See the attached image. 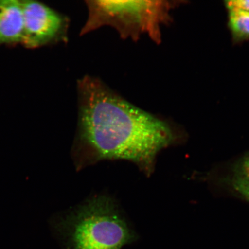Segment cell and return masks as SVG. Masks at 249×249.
Wrapping results in <instances>:
<instances>
[{
    "instance_id": "cell-3",
    "label": "cell",
    "mask_w": 249,
    "mask_h": 249,
    "mask_svg": "<svg viewBox=\"0 0 249 249\" xmlns=\"http://www.w3.org/2000/svg\"><path fill=\"white\" fill-rule=\"evenodd\" d=\"M88 18L80 31L85 36L104 26L114 28L121 38L138 40L147 34L161 40V25L169 19L171 5L166 1H86Z\"/></svg>"
},
{
    "instance_id": "cell-5",
    "label": "cell",
    "mask_w": 249,
    "mask_h": 249,
    "mask_svg": "<svg viewBox=\"0 0 249 249\" xmlns=\"http://www.w3.org/2000/svg\"><path fill=\"white\" fill-rule=\"evenodd\" d=\"M23 31L21 0H0V46L22 43Z\"/></svg>"
},
{
    "instance_id": "cell-7",
    "label": "cell",
    "mask_w": 249,
    "mask_h": 249,
    "mask_svg": "<svg viewBox=\"0 0 249 249\" xmlns=\"http://www.w3.org/2000/svg\"><path fill=\"white\" fill-rule=\"evenodd\" d=\"M229 25L235 41L249 39V12L230 10Z\"/></svg>"
},
{
    "instance_id": "cell-2",
    "label": "cell",
    "mask_w": 249,
    "mask_h": 249,
    "mask_svg": "<svg viewBox=\"0 0 249 249\" xmlns=\"http://www.w3.org/2000/svg\"><path fill=\"white\" fill-rule=\"evenodd\" d=\"M55 227L66 249H121L138 239L116 201L106 195L62 214Z\"/></svg>"
},
{
    "instance_id": "cell-4",
    "label": "cell",
    "mask_w": 249,
    "mask_h": 249,
    "mask_svg": "<svg viewBox=\"0 0 249 249\" xmlns=\"http://www.w3.org/2000/svg\"><path fill=\"white\" fill-rule=\"evenodd\" d=\"M21 2L24 16L21 44L36 49L67 42L69 18L41 2L32 0H21Z\"/></svg>"
},
{
    "instance_id": "cell-1",
    "label": "cell",
    "mask_w": 249,
    "mask_h": 249,
    "mask_svg": "<svg viewBox=\"0 0 249 249\" xmlns=\"http://www.w3.org/2000/svg\"><path fill=\"white\" fill-rule=\"evenodd\" d=\"M77 92V132L71 150L76 169L104 160H125L150 176L159 152L174 141L170 127L96 78L78 80Z\"/></svg>"
},
{
    "instance_id": "cell-8",
    "label": "cell",
    "mask_w": 249,
    "mask_h": 249,
    "mask_svg": "<svg viewBox=\"0 0 249 249\" xmlns=\"http://www.w3.org/2000/svg\"><path fill=\"white\" fill-rule=\"evenodd\" d=\"M225 4L229 11L239 10L249 13V0H233L226 1Z\"/></svg>"
},
{
    "instance_id": "cell-6",
    "label": "cell",
    "mask_w": 249,
    "mask_h": 249,
    "mask_svg": "<svg viewBox=\"0 0 249 249\" xmlns=\"http://www.w3.org/2000/svg\"><path fill=\"white\" fill-rule=\"evenodd\" d=\"M230 180L233 191L249 202V153L235 164Z\"/></svg>"
}]
</instances>
